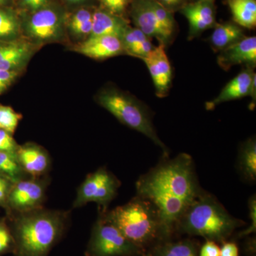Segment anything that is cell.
<instances>
[{
    "label": "cell",
    "instance_id": "9c48e42d",
    "mask_svg": "<svg viewBox=\"0 0 256 256\" xmlns=\"http://www.w3.org/2000/svg\"><path fill=\"white\" fill-rule=\"evenodd\" d=\"M178 12L188 20V40H192L204 32L214 28L217 24L214 0H198L188 2Z\"/></svg>",
    "mask_w": 256,
    "mask_h": 256
},
{
    "label": "cell",
    "instance_id": "ac0fdd59",
    "mask_svg": "<svg viewBox=\"0 0 256 256\" xmlns=\"http://www.w3.org/2000/svg\"><path fill=\"white\" fill-rule=\"evenodd\" d=\"M31 52V46L25 42L0 44V70L16 72L28 62Z\"/></svg>",
    "mask_w": 256,
    "mask_h": 256
},
{
    "label": "cell",
    "instance_id": "e575fe53",
    "mask_svg": "<svg viewBox=\"0 0 256 256\" xmlns=\"http://www.w3.org/2000/svg\"><path fill=\"white\" fill-rule=\"evenodd\" d=\"M220 256H238V248L233 242H224L220 248Z\"/></svg>",
    "mask_w": 256,
    "mask_h": 256
},
{
    "label": "cell",
    "instance_id": "cb8c5ba5",
    "mask_svg": "<svg viewBox=\"0 0 256 256\" xmlns=\"http://www.w3.org/2000/svg\"><path fill=\"white\" fill-rule=\"evenodd\" d=\"M22 170L16 154L0 152V174L12 181H16Z\"/></svg>",
    "mask_w": 256,
    "mask_h": 256
},
{
    "label": "cell",
    "instance_id": "d590c367",
    "mask_svg": "<svg viewBox=\"0 0 256 256\" xmlns=\"http://www.w3.org/2000/svg\"><path fill=\"white\" fill-rule=\"evenodd\" d=\"M92 18L86 22L82 23V24L76 26L72 28V31L76 35H82V36H90L92 31Z\"/></svg>",
    "mask_w": 256,
    "mask_h": 256
},
{
    "label": "cell",
    "instance_id": "3957f363",
    "mask_svg": "<svg viewBox=\"0 0 256 256\" xmlns=\"http://www.w3.org/2000/svg\"><path fill=\"white\" fill-rule=\"evenodd\" d=\"M245 224L244 220L232 216L214 196L204 191L188 206L176 230L220 242Z\"/></svg>",
    "mask_w": 256,
    "mask_h": 256
},
{
    "label": "cell",
    "instance_id": "30bf717a",
    "mask_svg": "<svg viewBox=\"0 0 256 256\" xmlns=\"http://www.w3.org/2000/svg\"><path fill=\"white\" fill-rule=\"evenodd\" d=\"M165 48L164 45L159 44L142 60L149 70L159 98L166 97L172 84V70Z\"/></svg>",
    "mask_w": 256,
    "mask_h": 256
},
{
    "label": "cell",
    "instance_id": "8992f818",
    "mask_svg": "<svg viewBox=\"0 0 256 256\" xmlns=\"http://www.w3.org/2000/svg\"><path fill=\"white\" fill-rule=\"evenodd\" d=\"M143 250L134 245L117 227L101 216L92 229L87 256H136Z\"/></svg>",
    "mask_w": 256,
    "mask_h": 256
},
{
    "label": "cell",
    "instance_id": "1f68e13d",
    "mask_svg": "<svg viewBox=\"0 0 256 256\" xmlns=\"http://www.w3.org/2000/svg\"><path fill=\"white\" fill-rule=\"evenodd\" d=\"M92 14L88 10L82 9L77 12L73 15L70 22V28H74L82 23L86 22L88 20H92Z\"/></svg>",
    "mask_w": 256,
    "mask_h": 256
},
{
    "label": "cell",
    "instance_id": "4316f807",
    "mask_svg": "<svg viewBox=\"0 0 256 256\" xmlns=\"http://www.w3.org/2000/svg\"><path fill=\"white\" fill-rule=\"evenodd\" d=\"M14 239L12 234L6 225L0 223V256L9 252L13 248L14 250Z\"/></svg>",
    "mask_w": 256,
    "mask_h": 256
},
{
    "label": "cell",
    "instance_id": "74e56055",
    "mask_svg": "<svg viewBox=\"0 0 256 256\" xmlns=\"http://www.w3.org/2000/svg\"><path fill=\"white\" fill-rule=\"evenodd\" d=\"M48 0H34L31 9L33 10H41L46 4Z\"/></svg>",
    "mask_w": 256,
    "mask_h": 256
},
{
    "label": "cell",
    "instance_id": "5b68a950",
    "mask_svg": "<svg viewBox=\"0 0 256 256\" xmlns=\"http://www.w3.org/2000/svg\"><path fill=\"white\" fill-rule=\"evenodd\" d=\"M98 102L120 122L149 138L162 150L163 158H169V149L158 137L150 111L144 104L129 94L111 88L101 92Z\"/></svg>",
    "mask_w": 256,
    "mask_h": 256
},
{
    "label": "cell",
    "instance_id": "e0dca14e",
    "mask_svg": "<svg viewBox=\"0 0 256 256\" xmlns=\"http://www.w3.org/2000/svg\"><path fill=\"white\" fill-rule=\"evenodd\" d=\"M128 26L127 22L118 15L107 10H97L92 14V31L89 37L110 35L121 38Z\"/></svg>",
    "mask_w": 256,
    "mask_h": 256
},
{
    "label": "cell",
    "instance_id": "6da1fadb",
    "mask_svg": "<svg viewBox=\"0 0 256 256\" xmlns=\"http://www.w3.org/2000/svg\"><path fill=\"white\" fill-rule=\"evenodd\" d=\"M136 190L137 196L151 202L158 210L164 238L176 230L188 206L204 192L198 183L193 159L186 153L173 159L164 158L140 176Z\"/></svg>",
    "mask_w": 256,
    "mask_h": 256
},
{
    "label": "cell",
    "instance_id": "f546056e",
    "mask_svg": "<svg viewBox=\"0 0 256 256\" xmlns=\"http://www.w3.org/2000/svg\"><path fill=\"white\" fill-rule=\"evenodd\" d=\"M249 210V218L250 220V226L246 230H244L240 234V236H248L252 233H255L256 228V194L252 195L249 198L248 202Z\"/></svg>",
    "mask_w": 256,
    "mask_h": 256
},
{
    "label": "cell",
    "instance_id": "b9f144b4",
    "mask_svg": "<svg viewBox=\"0 0 256 256\" xmlns=\"http://www.w3.org/2000/svg\"><path fill=\"white\" fill-rule=\"evenodd\" d=\"M5 1H6V0H0V4H2Z\"/></svg>",
    "mask_w": 256,
    "mask_h": 256
},
{
    "label": "cell",
    "instance_id": "2e32d148",
    "mask_svg": "<svg viewBox=\"0 0 256 256\" xmlns=\"http://www.w3.org/2000/svg\"><path fill=\"white\" fill-rule=\"evenodd\" d=\"M16 158L22 169L34 176L44 173L50 164L46 153L41 148L34 144L18 148Z\"/></svg>",
    "mask_w": 256,
    "mask_h": 256
},
{
    "label": "cell",
    "instance_id": "ba28073f",
    "mask_svg": "<svg viewBox=\"0 0 256 256\" xmlns=\"http://www.w3.org/2000/svg\"><path fill=\"white\" fill-rule=\"evenodd\" d=\"M131 18L136 28L150 38L158 40L160 44L166 47L172 42V38L166 33L160 22L153 0H134L131 8Z\"/></svg>",
    "mask_w": 256,
    "mask_h": 256
},
{
    "label": "cell",
    "instance_id": "f35d334b",
    "mask_svg": "<svg viewBox=\"0 0 256 256\" xmlns=\"http://www.w3.org/2000/svg\"><path fill=\"white\" fill-rule=\"evenodd\" d=\"M9 188V182L8 178L0 176V188Z\"/></svg>",
    "mask_w": 256,
    "mask_h": 256
},
{
    "label": "cell",
    "instance_id": "83f0119b",
    "mask_svg": "<svg viewBox=\"0 0 256 256\" xmlns=\"http://www.w3.org/2000/svg\"><path fill=\"white\" fill-rule=\"evenodd\" d=\"M18 148L11 134L0 128V152L16 154Z\"/></svg>",
    "mask_w": 256,
    "mask_h": 256
},
{
    "label": "cell",
    "instance_id": "484cf974",
    "mask_svg": "<svg viewBox=\"0 0 256 256\" xmlns=\"http://www.w3.org/2000/svg\"><path fill=\"white\" fill-rule=\"evenodd\" d=\"M18 26L12 14L0 10V37L14 36L18 34Z\"/></svg>",
    "mask_w": 256,
    "mask_h": 256
},
{
    "label": "cell",
    "instance_id": "9a60e30c",
    "mask_svg": "<svg viewBox=\"0 0 256 256\" xmlns=\"http://www.w3.org/2000/svg\"><path fill=\"white\" fill-rule=\"evenodd\" d=\"M62 23L54 10L41 9L36 12L28 22L30 35L40 41L55 40L60 34Z\"/></svg>",
    "mask_w": 256,
    "mask_h": 256
},
{
    "label": "cell",
    "instance_id": "ee69618b",
    "mask_svg": "<svg viewBox=\"0 0 256 256\" xmlns=\"http://www.w3.org/2000/svg\"><path fill=\"white\" fill-rule=\"evenodd\" d=\"M193 1H198V0H193Z\"/></svg>",
    "mask_w": 256,
    "mask_h": 256
},
{
    "label": "cell",
    "instance_id": "8d00e7d4",
    "mask_svg": "<svg viewBox=\"0 0 256 256\" xmlns=\"http://www.w3.org/2000/svg\"><path fill=\"white\" fill-rule=\"evenodd\" d=\"M249 96L252 98V101H250V104H249V109L254 110L255 109L256 104V76L252 80Z\"/></svg>",
    "mask_w": 256,
    "mask_h": 256
},
{
    "label": "cell",
    "instance_id": "4fadbf2b",
    "mask_svg": "<svg viewBox=\"0 0 256 256\" xmlns=\"http://www.w3.org/2000/svg\"><path fill=\"white\" fill-rule=\"evenodd\" d=\"M44 195V188L34 180H23L16 183L10 192L9 201L12 206L23 212L36 210Z\"/></svg>",
    "mask_w": 256,
    "mask_h": 256
},
{
    "label": "cell",
    "instance_id": "277c9868",
    "mask_svg": "<svg viewBox=\"0 0 256 256\" xmlns=\"http://www.w3.org/2000/svg\"><path fill=\"white\" fill-rule=\"evenodd\" d=\"M102 216L143 250L156 239L164 238L158 210L151 202L137 195L126 204Z\"/></svg>",
    "mask_w": 256,
    "mask_h": 256
},
{
    "label": "cell",
    "instance_id": "52a82bcc",
    "mask_svg": "<svg viewBox=\"0 0 256 256\" xmlns=\"http://www.w3.org/2000/svg\"><path fill=\"white\" fill-rule=\"evenodd\" d=\"M120 182L106 168H100L87 176L80 185L74 207L84 206L88 202H96L102 206L104 212L112 202L118 190Z\"/></svg>",
    "mask_w": 256,
    "mask_h": 256
},
{
    "label": "cell",
    "instance_id": "7402d4cb",
    "mask_svg": "<svg viewBox=\"0 0 256 256\" xmlns=\"http://www.w3.org/2000/svg\"><path fill=\"white\" fill-rule=\"evenodd\" d=\"M234 22L242 28L252 30L256 26V0H226Z\"/></svg>",
    "mask_w": 256,
    "mask_h": 256
},
{
    "label": "cell",
    "instance_id": "7c38bea8",
    "mask_svg": "<svg viewBox=\"0 0 256 256\" xmlns=\"http://www.w3.org/2000/svg\"><path fill=\"white\" fill-rule=\"evenodd\" d=\"M256 76L254 68L246 67L242 69L236 76L234 77L224 87L214 99L206 102L205 108L206 110H212L224 102L238 100L249 96L252 80Z\"/></svg>",
    "mask_w": 256,
    "mask_h": 256
},
{
    "label": "cell",
    "instance_id": "603a6c76",
    "mask_svg": "<svg viewBox=\"0 0 256 256\" xmlns=\"http://www.w3.org/2000/svg\"><path fill=\"white\" fill-rule=\"evenodd\" d=\"M156 256H197L196 246L190 240L168 242L156 249Z\"/></svg>",
    "mask_w": 256,
    "mask_h": 256
},
{
    "label": "cell",
    "instance_id": "8fae6325",
    "mask_svg": "<svg viewBox=\"0 0 256 256\" xmlns=\"http://www.w3.org/2000/svg\"><path fill=\"white\" fill-rule=\"evenodd\" d=\"M217 63L224 70H228L237 65L254 68L256 64V37L246 36L222 50L217 57Z\"/></svg>",
    "mask_w": 256,
    "mask_h": 256
},
{
    "label": "cell",
    "instance_id": "44dd1931",
    "mask_svg": "<svg viewBox=\"0 0 256 256\" xmlns=\"http://www.w3.org/2000/svg\"><path fill=\"white\" fill-rule=\"evenodd\" d=\"M237 169L240 176L248 183L256 180V140L252 137L242 143L239 148Z\"/></svg>",
    "mask_w": 256,
    "mask_h": 256
},
{
    "label": "cell",
    "instance_id": "ffe728a7",
    "mask_svg": "<svg viewBox=\"0 0 256 256\" xmlns=\"http://www.w3.org/2000/svg\"><path fill=\"white\" fill-rule=\"evenodd\" d=\"M124 53L142 60L154 48L152 38L141 30L128 26L120 38Z\"/></svg>",
    "mask_w": 256,
    "mask_h": 256
},
{
    "label": "cell",
    "instance_id": "7a4b0ae2",
    "mask_svg": "<svg viewBox=\"0 0 256 256\" xmlns=\"http://www.w3.org/2000/svg\"><path fill=\"white\" fill-rule=\"evenodd\" d=\"M65 218L58 212L32 210L15 222L12 236L15 256H48L60 242Z\"/></svg>",
    "mask_w": 256,
    "mask_h": 256
},
{
    "label": "cell",
    "instance_id": "60d3db41",
    "mask_svg": "<svg viewBox=\"0 0 256 256\" xmlns=\"http://www.w3.org/2000/svg\"><path fill=\"white\" fill-rule=\"evenodd\" d=\"M67 1L70 2H80L84 1V0H67Z\"/></svg>",
    "mask_w": 256,
    "mask_h": 256
},
{
    "label": "cell",
    "instance_id": "d4e9b609",
    "mask_svg": "<svg viewBox=\"0 0 256 256\" xmlns=\"http://www.w3.org/2000/svg\"><path fill=\"white\" fill-rule=\"evenodd\" d=\"M21 114L15 112L12 108L0 106V128L12 134L21 119Z\"/></svg>",
    "mask_w": 256,
    "mask_h": 256
},
{
    "label": "cell",
    "instance_id": "f1b7e54d",
    "mask_svg": "<svg viewBox=\"0 0 256 256\" xmlns=\"http://www.w3.org/2000/svg\"><path fill=\"white\" fill-rule=\"evenodd\" d=\"M107 11L112 14H122L127 8L129 0H100Z\"/></svg>",
    "mask_w": 256,
    "mask_h": 256
},
{
    "label": "cell",
    "instance_id": "d6a6232c",
    "mask_svg": "<svg viewBox=\"0 0 256 256\" xmlns=\"http://www.w3.org/2000/svg\"><path fill=\"white\" fill-rule=\"evenodd\" d=\"M156 1L165 9L172 13H174V12L180 11L184 5L188 2V0H156Z\"/></svg>",
    "mask_w": 256,
    "mask_h": 256
},
{
    "label": "cell",
    "instance_id": "7bdbcfd3",
    "mask_svg": "<svg viewBox=\"0 0 256 256\" xmlns=\"http://www.w3.org/2000/svg\"><path fill=\"white\" fill-rule=\"evenodd\" d=\"M142 256H153L151 255V254H148V255H143Z\"/></svg>",
    "mask_w": 256,
    "mask_h": 256
},
{
    "label": "cell",
    "instance_id": "d6986e66",
    "mask_svg": "<svg viewBox=\"0 0 256 256\" xmlns=\"http://www.w3.org/2000/svg\"><path fill=\"white\" fill-rule=\"evenodd\" d=\"M210 38V43L215 52H220L245 38L244 28L234 22L217 23Z\"/></svg>",
    "mask_w": 256,
    "mask_h": 256
},
{
    "label": "cell",
    "instance_id": "5bb4252c",
    "mask_svg": "<svg viewBox=\"0 0 256 256\" xmlns=\"http://www.w3.org/2000/svg\"><path fill=\"white\" fill-rule=\"evenodd\" d=\"M76 50L96 60H106L124 53L120 38L110 35L89 37L77 47Z\"/></svg>",
    "mask_w": 256,
    "mask_h": 256
},
{
    "label": "cell",
    "instance_id": "ab89813d",
    "mask_svg": "<svg viewBox=\"0 0 256 256\" xmlns=\"http://www.w3.org/2000/svg\"><path fill=\"white\" fill-rule=\"evenodd\" d=\"M34 1V0H22V4L24 5V6L30 8V9H31L32 4H33Z\"/></svg>",
    "mask_w": 256,
    "mask_h": 256
},
{
    "label": "cell",
    "instance_id": "836d02e7",
    "mask_svg": "<svg viewBox=\"0 0 256 256\" xmlns=\"http://www.w3.org/2000/svg\"><path fill=\"white\" fill-rule=\"evenodd\" d=\"M200 256H220V248L214 240H207L202 247Z\"/></svg>",
    "mask_w": 256,
    "mask_h": 256
},
{
    "label": "cell",
    "instance_id": "4dcf8cb0",
    "mask_svg": "<svg viewBox=\"0 0 256 256\" xmlns=\"http://www.w3.org/2000/svg\"><path fill=\"white\" fill-rule=\"evenodd\" d=\"M18 72L0 70V94L4 92L14 82L18 76Z\"/></svg>",
    "mask_w": 256,
    "mask_h": 256
}]
</instances>
